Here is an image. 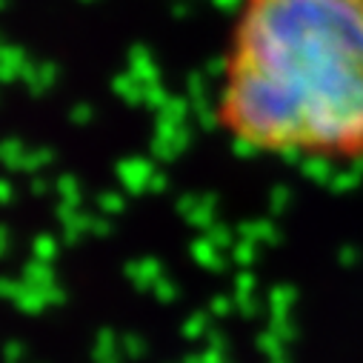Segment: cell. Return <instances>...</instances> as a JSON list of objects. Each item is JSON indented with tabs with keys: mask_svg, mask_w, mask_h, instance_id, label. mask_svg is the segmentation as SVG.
I'll use <instances>...</instances> for the list:
<instances>
[{
	"mask_svg": "<svg viewBox=\"0 0 363 363\" xmlns=\"http://www.w3.org/2000/svg\"><path fill=\"white\" fill-rule=\"evenodd\" d=\"M212 121L243 157L363 172V0H232Z\"/></svg>",
	"mask_w": 363,
	"mask_h": 363,
	"instance_id": "obj_1",
	"label": "cell"
}]
</instances>
